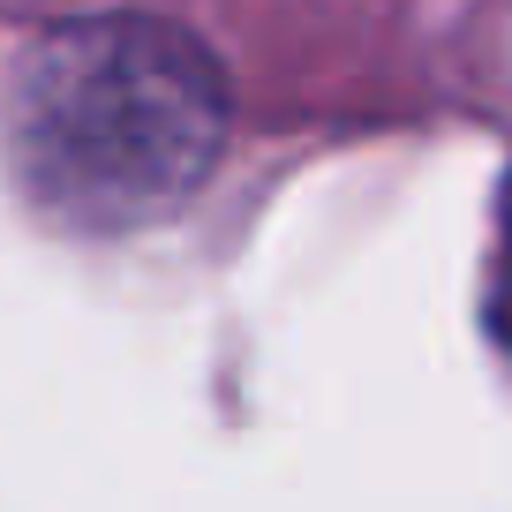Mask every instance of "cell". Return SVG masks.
<instances>
[{
    "label": "cell",
    "instance_id": "6da1fadb",
    "mask_svg": "<svg viewBox=\"0 0 512 512\" xmlns=\"http://www.w3.org/2000/svg\"><path fill=\"white\" fill-rule=\"evenodd\" d=\"M8 166L53 226L121 234L174 211L226 144V83L151 16L61 23L8 68Z\"/></svg>",
    "mask_w": 512,
    "mask_h": 512
},
{
    "label": "cell",
    "instance_id": "7a4b0ae2",
    "mask_svg": "<svg viewBox=\"0 0 512 512\" xmlns=\"http://www.w3.org/2000/svg\"><path fill=\"white\" fill-rule=\"evenodd\" d=\"M497 317L512 332V189H505V219H497Z\"/></svg>",
    "mask_w": 512,
    "mask_h": 512
}]
</instances>
